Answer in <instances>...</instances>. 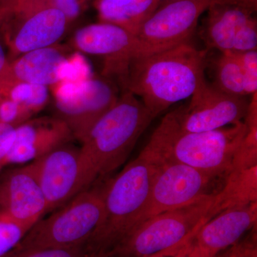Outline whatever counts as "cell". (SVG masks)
I'll use <instances>...</instances> for the list:
<instances>
[{
    "label": "cell",
    "instance_id": "1",
    "mask_svg": "<svg viewBox=\"0 0 257 257\" xmlns=\"http://www.w3.org/2000/svg\"><path fill=\"white\" fill-rule=\"evenodd\" d=\"M207 51L190 42L135 57L130 64L127 90L141 98L154 117L192 96L205 79Z\"/></svg>",
    "mask_w": 257,
    "mask_h": 257
},
{
    "label": "cell",
    "instance_id": "2",
    "mask_svg": "<svg viewBox=\"0 0 257 257\" xmlns=\"http://www.w3.org/2000/svg\"><path fill=\"white\" fill-rule=\"evenodd\" d=\"M158 165L141 152L106 184L100 223L80 248L84 256H104L144 220Z\"/></svg>",
    "mask_w": 257,
    "mask_h": 257
},
{
    "label": "cell",
    "instance_id": "3",
    "mask_svg": "<svg viewBox=\"0 0 257 257\" xmlns=\"http://www.w3.org/2000/svg\"><path fill=\"white\" fill-rule=\"evenodd\" d=\"M246 132L242 121L212 131L187 133L167 114L142 152L158 162L183 164L225 179Z\"/></svg>",
    "mask_w": 257,
    "mask_h": 257
},
{
    "label": "cell",
    "instance_id": "4",
    "mask_svg": "<svg viewBox=\"0 0 257 257\" xmlns=\"http://www.w3.org/2000/svg\"><path fill=\"white\" fill-rule=\"evenodd\" d=\"M154 119L138 96L130 91L123 92L82 141L83 155L99 177L114 172L124 163Z\"/></svg>",
    "mask_w": 257,
    "mask_h": 257
},
{
    "label": "cell",
    "instance_id": "5",
    "mask_svg": "<svg viewBox=\"0 0 257 257\" xmlns=\"http://www.w3.org/2000/svg\"><path fill=\"white\" fill-rule=\"evenodd\" d=\"M213 197L147 218L103 257H171L209 220Z\"/></svg>",
    "mask_w": 257,
    "mask_h": 257
},
{
    "label": "cell",
    "instance_id": "6",
    "mask_svg": "<svg viewBox=\"0 0 257 257\" xmlns=\"http://www.w3.org/2000/svg\"><path fill=\"white\" fill-rule=\"evenodd\" d=\"M104 189H87L32 226L13 249L82 247L101 220Z\"/></svg>",
    "mask_w": 257,
    "mask_h": 257
},
{
    "label": "cell",
    "instance_id": "7",
    "mask_svg": "<svg viewBox=\"0 0 257 257\" xmlns=\"http://www.w3.org/2000/svg\"><path fill=\"white\" fill-rule=\"evenodd\" d=\"M69 23L61 10L43 0H27L11 13L0 16V40L8 60L55 45Z\"/></svg>",
    "mask_w": 257,
    "mask_h": 257
},
{
    "label": "cell",
    "instance_id": "8",
    "mask_svg": "<svg viewBox=\"0 0 257 257\" xmlns=\"http://www.w3.org/2000/svg\"><path fill=\"white\" fill-rule=\"evenodd\" d=\"M67 144L33 161L47 211L63 207L99 177L81 148Z\"/></svg>",
    "mask_w": 257,
    "mask_h": 257
},
{
    "label": "cell",
    "instance_id": "9",
    "mask_svg": "<svg viewBox=\"0 0 257 257\" xmlns=\"http://www.w3.org/2000/svg\"><path fill=\"white\" fill-rule=\"evenodd\" d=\"M229 0H174L165 2L143 24L136 37L135 57L170 50L189 42L198 20L214 3Z\"/></svg>",
    "mask_w": 257,
    "mask_h": 257
},
{
    "label": "cell",
    "instance_id": "10",
    "mask_svg": "<svg viewBox=\"0 0 257 257\" xmlns=\"http://www.w3.org/2000/svg\"><path fill=\"white\" fill-rule=\"evenodd\" d=\"M52 87L57 116L81 143L119 99L114 84L104 77L92 76L78 82H59Z\"/></svg>",
    "mask_w": 257,
    "mask_h": 257
},
{
    "label": "cell",
    "instance_id": "11",
    "mask_svg": "<svg viewBox=\"0 0 257 257\" xmlns=\"http://www.w3.org/2000/svg\"><path fill=\"white\" fill-rule=\"evenodd\" d=\"M221 179L183 164L159 162L144 220L214 195V185Z\"/></svg>",
    "mask_w": 257,
    "mask_h": 257
},
{
    "label": "cell",
    "instance_id": "12",
    "mask_svg": "<svg viewBox=\"0 0 257 257\" xmlns=\"http://www.w3.org/2000/svg\"><path fill=\"white\" fill-rule=\"evenodd\" d=\"M70 46L77 52L102 61V75L114 79L123 92L127 90L130 64L136 56V37L111 24H92L79 28L71 38Z\"/></svg>",
    "mask_w": 257,
    "mask_h": 257
},
{
    "label": "cell",
    "instance_id": "13",
    "mask_svg": "<svg viewBox=\"0 0 257 257\" xmlns=\"http://www.w3.org/2000/svg\"><path fill=\"white\" fill-rule=\"evenodd\" d=\"M249 103L245 96L221 92L205 79L192 94L189 104L169 114L182 131L202 133L242 121Z\"/></svg>",
    "mask_w": 257,
    "mask_h": 257
},
{
    "label": "cell",
    "instance_id": "14",
    "mask_svg": "<svg viewBox=\"0 0 257 257\" xmlns=\"http://www.w3.org/2000/svg\"><path fill=\"white\" fill-rule=\"evenodd\" d=\"M257 220V202L226 209L203 224L171 257H215L236 244Z\"/></svg>",
    "mask_w": 257,
    "mask_h": 257
},
{
    "label": "cell",
    "instance_id": "15",
    "mask_svg": "<svg viewBox=\"0 0 257 257\" xmlns=\"http://www.w3.org/2000/svg\"><path fill=\"white\" fill-rule=\"evenodd\" d=\"M202 35L208 50L221 52L256 50V10L239 4L214 3L208 8Z\"/></svg>",
    "mask_w": 257,
    "mask_h": 257
},
{
    "label": "cell",
    "instance_id": "16",
    "mask_svg": "<svg viewBox=\"0 0 257 257\" xmlns=\"http://www.w3.org/2000/svg\"><path fill=\"white\" fill-rule=\"evenodd\" d=\"M3 216L30 229L47 212V204L33 162L0 177Z\"/></svg>",
    "mask_w": 257,
    "mask_h": 257
},
{
    "label": "cell",
    "instance_id": "17",
    "mask_svg": "<svg viewBox=\"0 0 257 257\" xmlns=\"http://www.w3.org/2000/svg\"><path fill=\"white\" fill-rule=\"evenodd\" d=\"M73 138L70 128L58 116L29 119L17 126L16 138L5 165L36 160Z\"/></svg>",
    "mask_w": 257,
    "mask_h": 257
},
{
    "label": "cell",
    "instance_id": "18",
    "mask_svg": "<svg viewBox=\"0 0 257 257\" xmlns=\"http://www.w3.org/2000/svg\"><path fill=\"white\" fill-rule=\"evenodd\" d=\"M68 59L63 47L53 45L30 51L10 61L0 81L52 87L62 81Z\"/></svg>",
    "mask_w": 257,
    "mask_h": 257
},
{
    "label": "cell",
    "instance_id": "19",
    "mask_svg": "<svg viewBox=\"0 0 257 257\" xmlns=\"http://www.w3.org/2000/svg\"><path fill=\"white\" fill-rule=\"evenodd\" d=\"M162 0H95L99 22L111 24L136 35L160 7Z\"/></svg>",
    "mask_w": 257,
    "mask_h": 257
},
{
    "label": "cell",
    "instance_id": "20",
    "mask_svg": "<svg viewBox=\"0 0 257 257\" xmlns=\"http://www.w3.org/2000/svg\"><path fill=\"white\" fill-rule=\"evenodd\" d=\"M257 202V166L231 171L222 187L213 197L209 219L226 209L244 207Z\"/></svg>",
    "mask_w": 257,
    "mask_h": 257
},
{
    "label": "cell",
    "instance_id": "21",
    "mask_svg": "<svg viewBox=\"0 0 257 257\" xmlns=\"http://www.w3.org/2000/svg\"><path fill=\"white\" fill-rule=\"evenodd\" d=\"M211 84L221 92L231 95H247L236 52H221L215 62L214 82Z\"/></svg>",
    "mask_w": 257,
    "mask_h": 257
},
{
    "label": "cell",
    "instance_id": "22",
    "mask_svg": "<svg viewBox=\"0 0 257 257\" xmlns=\"http://www.w3.org/2000/svg\"><path fill=\"white\" fill-rule=\"evenodd\" d=\"M0 93L28 108L34 114L42 110L50 99L48 87L31 83L0 81Z\"/></svg>",
    "mask_w": 257,
    "mask_h": 257
},
{
    "label": "cell",
    "instance_id": "23",
    "mask_svg": "<svg viewBox=\"0 0 257 257\" xmlns=\"http://www.w3.org/2000/svg\"><path fill=\"white\" fill-rule=\"evenodd\" d=\"M248 118L243 120L247 132L235 153L231 171L246 170L257 166V118Z\"/></svg>",
    "mask_w": 257,
    "mask_h": 257
},
{
    "label": "cell",
    "instance_id": "24",
    "mask_svg": "<svg viewBox=\"0 0 257 257\" xmlns=\"http://www.w3.org/2000/svg\"><path fill=\"white\" fill-rule=\"evenodd\" d=\"M29 230L2 215L0 217V257L4 256L12 251Z\"/></svg>",
    "mask_w": 257,
    "mask_h": 257
},
{
    "label": "cell",
    "instance_id": "25",
    "mask_svg": "<svg viewBox=\"0 0 257 257\" xmlns=\"http://www.w3.org/2000/svg\"><path fill=\"white\" fill-rule=\"evenodd\" d=\"M33 115L28 108L0 93V122L17 127L31 119Z\"/></svg>",
    "mask_w": 257,
    "mask_h": 257
},
{
    "label": "cell",
    "instance_id": "26",
    "mask_svg": "<svg viewBox=\"0 0 257 257\" xmlns=\"http://www.w3.org/2000/svg\"><path fill=\"white\" fill-rule=\"evenodd\" d=\"M244 79L247 95L256 93L257 90V51L236 52Z\"/></svg>",
    "mask_w": 257,
    "mask_h": 257
},
{
    "label": "cell",
    "instance_id": "27",
    "mask_svg": "<svg viewBox=\"0 0 257 257\" xmlns=\"http://www.w3.org/2000/svg\"><path fill=\"white\" fill-rule=\"evenodd\" d=\"M3 257H86L80 248H40L16 251L13 249Z\"/></svg>",
    "mask_w": 257,
    "mask_h": 257
},
{
    "label": "cell",
    "instance_id": "28",
    "mask_svg": "<svg viewBox=\"0 0 257 257\" xmlns=\"http://www.w3.org/2000/svg\"><path fill=\"white\" fill-rule=\"evenodd\" d=\"M16 138V127L0 122V172Z\"/></svg>",
    "mask_w": 257,
    "mask_h": 257
},
{
    "label": "cell",
    "instance_id": "29",
    "mask_svg": "<svg viewBox=\"0 0 257 257\" xmlns=\"http://www.w3.org/2000/svg\"><path fill=\"white\" fill-rule=\"evenodd\" d=\"M52 4L61 10L69 23L79 16L81 11V0H51Z\"/></svg>",
    "mask_w": 257,
    "mask_h": 257
},
{
    "label": "cell",
    "instance_id": "30",
    "mask_svg": "<svg viewBox=\"0 0 257 257\" xmlns=\"http://www.w3.org/2000/svg\"><path fill=\"white\" fill-rule=\"evenodd\" d=\"M23 1V0H0V15L13 11Z\"/></svg>",
    "mask_w": 257,
    "mask_h": 257
},
{
    "label": "cell",
    "instance_id": "31",
    "mask_svg": "<svg viewBox=\"0 0 257 257\" xmlns=\"http://www.w3.org/2000/svg\"><path fill=\"white\" fill-rule=\"evenodd\" d=\"M9 64L8 55L5 51V47L3 42L0 40V79L3 77L5 71L6 70Z\"/></svg>",
    "mask_w": 257,
    "mask_h": 257
},
{
    "label": "cell",
    "instance_id": "32",
    "mask_svg": "<svg viewBox=\"0 0 257 257\" xmlns=\"http://www.w3.org/2000/svg\"><path fill=\"white\" fill-rule=\"evenodd\" d=\"M245 246L246 244L238 245V246L235 245L234 247L226 255V257H243Z\"/></svg>",
    "mask_w": 257,
    "mask_h": 257
},
{
    "label": "cell",
    "instance_id": "33",
    "mask_svg": "<svg viewBox=\"0 0 257 257\" xmlns=\"http://www.w3.org/2000/svg\"><path fill=\"white\" fill-rule=\"evenodd\" d=\"M3 209H2L1 205H0V217L3 215Z\"/></svg>",
    "mask_w": 257,
    "mask_h": 257
},
{
    "label": "cell",
    "instance_id": "34",
    "mask_svg": "<svg viewBox=\"0 0 257 257\" xmlns=\"http://www.w3.org/2000/svg\"><path fill=\"white\" fill-rule=\"evenodd\" d=\"M151 257H163L162 256V255L161 254H158V255H156V256H151Z\"/></svg>",
    "mask_w": 257,
    "mask_h": 257
},
{
    "label": "cell",
    "instance_id": "35",
    "mask_svg": "<svg viewBox=\"0 0 257 257\" xmlns=\"http://www.w3.org/2000/svg\"><path fill=\"white\" fill-rule=\"evenodd\" d=\"M162 1L169 2V1H174V0H162Z\"/></svg>",
    "mask_w": 257,
    "mask_h": 257
},
{
    "label": "cell",
    "instance_id": "36",
    "mask_svg": "<svg viewBox=\"0 0 257 257\" xmlns=\"http://www.w3.org/2000/svg\"><path fill=\"white\" fill-rule=\"evenodd\" d=\"M215 257H222L221 256H219V255H217V256H215Z\"/></svg>",
    "mask_w": 257,
    "mask_h": 257
}]
</instances>
